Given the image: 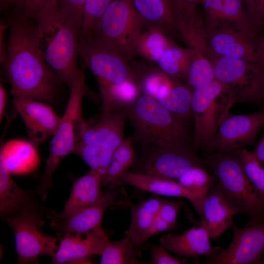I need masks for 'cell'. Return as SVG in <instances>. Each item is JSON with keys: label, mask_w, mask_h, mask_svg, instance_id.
<instances>
[{"label": "cell", "mask_w": 264, "mask_h": 264, "mask_svg": "<svg viewBox=\"0 0 264 264\" xmlns=\"http://www.w3.org/2000/svg\"><path fill=\"white\" fill-rule=\"evenodd\" d=\"M236 102L228 89L216 80L194 89L191 101L194 151L200 148L212 150L220 125Z\"/></svg>", "instance_id": "6"}, {"label": "cell", "mask_w": 264, "mask_h": 264, "mask_svg": "<svg viewBox=\"0 0 264 264\" xmlns=\"http://www.w3.org/2000/svg\"><path fill=\"white\" fill-rule=\"evenodd\" d=\"M192 92L189 87L176 81L155 99L169 111L186 120L192 115Z\"/></svg>", "instance_id": "32"}, {"label": "cell", "mask_w": 264, "mask_h": 264, "mask_svg": "<svg viewBox=\"0 0 264 264\" xmlns=\"http://www.w3.org/2000/svg\"><path fill=\"white\" fill-rule=\"evenodd\" d=\"M11 173L23 174L33 170L39 163V156L34 144L23 140L7 141L0 149Z\"/></svg>", "instance_id": "27"}, {"label": "cell", "mask_w": 264, "mask_h": 264, "mask_svg": "<svg viewBox=\"0 0 264 264\" xmlns=\"http://www.w3.org/2000/svg\"><path fill=\"white\" fill-rule=\"evenodd\" d=\"M178 32L188 48L202 53L212 62L216 57L207 44L205 20L198 13L196 8L182 12Z\"/></svg>", "instance_id": "26"}, {"label": "cell", "mask_w": 264, "mask_h": 264, "mask_svg": "<svg viewBox=\"0 0 264 264\" xmlns=\"http://www.w3.org/2000/svg\"><path fill=\"white\" fill-rule=\"evenodd\" d=\"M251 28L259 35L264 23V0H243Z\"/></svg>", "instance_id": "43"}, {"label": "cell", "mask_w": 264, "mask_h": 264, "mask_svg": "<svg viewBox=\"0 0 264 264\" xmlns=\"http://www.w3.org/2000/svg\"><path fill=\"white\" fill-rule=\"evenodd\" d=\"M85 68L82 66L79 75L70 86V96L66 110L52 136L44 171L36 191L42 200L46 198L47 192L52 186L56 169L67 155L72 153L87 125L82 111V100L86 92Z\"/></svg>", "instance_id": "4"}, {"label": "cell", "mask_w": 264, "mask_h": 264, "mask_svg": "<svg viewBox=\"0 0 264 264\" xmlns=\"http://www.w3.org/2000/svg\"><path fill=\"white\" fill-rule=\"evenodd\" d=\"M135 82L141 93L155 99L169 88L176 81L158 68L134 65Z\"/></svg>", "instance_id": "33"}, {"label": "cell", "mask_w": 264, "mask_h": 264, "mask_svg": "<svg viewBox=\"0 0 264 264\" xmlns=\"http://www.w3.org/2000/svg\"><path fill=\"white\" fill-rule=\"evenodd\" d=\"M141 33L136 44L137 54L157 62L165 49L172 43L160 31L149 28Z\"/></svg>", "instance_id": "36"}, {"label": "cell", "mask_w": 264, "mask_h": 264, "mask_svg": "<svg viewBox=\"0 0 264 264\" xmlns=\"http://www.w3.org/2000/svg\"><path fill=\"white\" fill-rule=\"evenodd\" d=\"M233 237L228 247L216 255L209 257L205 264H260L264 254V223L245 228L232 226Z\"/></svg>", "instance_id": "13"}, {"label": "cell", "mask_w": 264, "mask_h": 264, "mask_svg": "<svg viewBox=\"0 0 264 264\" xmlns=\"http://www.w3.org/2000/svg\"><path fill=\"white\" fill-rule=\"evenodd\" d=\"M192 50L173 44L163 52L156 63L158 68L174 80L186 79Z\"/></svg>", "instance_id": "31"}, {"label": "cell", "mask_w": 264, "mask_h": 264, "mask_svg": "<svg viewBox=\"0 0 264 264\" xmlns=\"http://www.w3.org/2000/svg\"><path fill=\"white\" fill-rule=\"evenodd\" d=\"M135 160V153L131 137L124 139L112 154L102 181V187L110 189L123 184L121 176Z\"/></svg>", "instance_id": "30"}, {"label": "cell", "mask_w": 264, "mask_h": 264, "mask_svg": "<svg viewBox=\"0 0 264 264\" xmlns=\"http://www.w3.org/2000/svg\"><path fill=\"white\" fill-rule=\"evenodd\" d=\"M192 50L187 80L189 85L195 89L216 79L212 61L202 53Z\"/></svg>", "instance_id": "37"}, {"label": "cell", "mask_w": 264, "mask_h": 264, "mask_svg": "<svg viewBox=\"0 0 264 264\" xmlns=\"http://www.w3.org/2000/svg\"><path fill=\"white\" fill-rule=\"evenodd\" d=\"M144 26L167 36L178 32L182 12L173 0H130Z\"/></svg>", "instance_id": "19"}, {"label": "cell", "mask_w": 264, "mask_h": 264, "mask_svg": "<svg viewBox=\"0 0 264 264\" xmlns=\"http://www.w3.org/2000/svg\"><path fill=\"white\" fill-rule=\"evenodd\" d=\"M131 210L130 228L127 232L136 246L143 244L149 238L148 231L154 216L146 211L140 203H126Z\"/></svg>", "instance_id": "38"}, {"label": "cell", "mask_w": 264, "mask_h": 264, "mask_svg": "<svg viewBox=\"0 0 264 264\" xmlns=\"http://www.w3.org/2000/svg\"><path fill=\"white\" fill-rule=\"evenodd\" d=\"M102 176L98 171L90 169L85 175L73 181L70 196L64 209L59 213L52 212L47 218L51 223L58 221L72 213L99 201L104 192L102 190Z\"/></svg>", "instance_id": "22"}, {"label": "cell", "mask_w": 264, "mask_h": 264, "mask_svg": "<svg viewBox=\"0 0 264 264\" xmlns=\"http://www.w3.org/2000/svg\"><path fill=\"white\" fill-rule=\"evenodd\" d=\"M234 152L240 159L247 177L256 188L264 201V168L252 151L239 148Z\"/></svg>", "instance_id": "40"}, {"label": "cell", "mask_w": 264, "mask_h": 264, "mask_svg": "<svg viewBox=\"0 0 264 264\" xmlns=\"http://www.w3.org/2000/svg\"><path fill=\"white\" fill-rule=\"evenodd\" d=\"M256 52L259 62L264 65V37L257 35L256 39Z\"/></svg>", "instance_id": "49"}, {"label": "cell", "mask_w": 264, "mask_h": 264, "mask_svg": "<svg viewBox=\"0 0 264 264\" xmlns=\"http://www.w3.org/2000/svg\"><path fill=\"white\" fill-rule=\"evenodd\" d=\"M113 152L98 145L78 142L72 153L79 155L90 169L100 172L103 181Z\"/></svg>", "instance_id": "35"}, {"label": "cell", "mask_w": 264, "mask_h": 264, "mask_svg": "<svg viewBox=\"0 0 264 264\" xmlns=\"http://www.w3.org/2000/svg\"><path fill=\"white\" fill-rule=\"evenodd\" d=\"M7 95L4 88L1 84L0 86V121H1L4 114Z\"/></svg>", "instance_id": "51"}, {"label": "cell", "mask_w": 264, "mask_h": 264, "mask_svg": "<svg viewBox=\"0 0 264 264\" xmlns=\"http://www.w3.org/2000/svg\"><path fill=\"white\" fill-rule=\"evenodd\" d=\"M61 0H23L19 5L20 16L33 19L39 31L44 35L53 27L59 17Z\"/></svg>", "instance_id": "29"}, {"label": "cell", "mask_w": 264, "mask_h": 264, "mask_svg": "<svg viewBox=\"0 0 264 264\" xmlns=\"http://www.w3.org/2000/svg\"><path fill=\"white\" fill-rule=\"evenodd\" d=\"M123 184L155 194L183 197L191 202L196 211L202 218L204 198L193 193L180 185L176 179L154 176L127 170L121 176Z\"/></svg>", "instance_id": "20"}, {"label": "cell", "mask_w": 264, "mask_h": 264, "mask_svg": "<svg viewBox=\"0 0 264 264\" xmlns=\"http://www.w3.org/2000/svg\"><path fill=\"white\" fill-rule=\"evenodd\" d=\"M86 0H61L59 19L72 25L81 33Z\"/></svg>", "instance_id": "42"}, {"label": "cell", "mask_w": 264, "mask_h": 264, "mask_svg": "<svg viewBox=\"0 0 264 264\" xmlns=\"http://www.w3.org/2000/svg\"><path fill=\"white\" fill-rule=\"evenodd\" d=\"M236 211L224 197L216 180L209 190L202 206V221L210 238L218 239L233 224V217Z\"/></svg>", "instance_id": "23"}, {"label": "cell", "mask_w": 264, "mask_h": 264, "mask_svg": "<svg viewBox=\"0 0 264 264\" xmlns=\"http://www.w3.org/2000/svg\"><path fill=\"white\" fill-rule=\"evenodd\" d=\"M150 251L152 263L153 264H180L183 263L180 259L171 255L161 245L154 244L151 246Z\"/></svg>", "instance_id": "45"}, {"label": "cell", "mask_w": 264, "mask_h": 264, "mask_svg": "<svg viewBox=\"0 0 264 264\" xmlns=\"http://www.w3.org/2000/svg\"><path fill=\"white\" fill-rule=\"evenodd\" d=\"M206 160L226 199L238 214L248 216L246 226L264 223V201L246 175L236 154L215 152Z\"/></svg>", "instance_id": "3"}, {"label": "cell", "mask_w": 264, "mask_h": 264, "mask_svg": "<svg viewBox=\"0 0 264 264\" xmlns=\"http://www.w3.org/2000/svg\"><path fill=\"white\" fill-rule=\"evenodd\" d=\"M206 22L223 21L231 22L256 39L243 0H203Z\"/></svg>", "instance_id": "25"}, {"label": "cell", "mask_w": 264, "mask_h": 264, "mask_svg": "<svg viewBox=\"0 0 264 264\" xmlns=\"http://www.w3.org/2000/svg\"><path fill=\"white\" fill-rule=\"evenodd\" d=\"M133 129L131 138L143 148L192 149L186 120L169 111L155 99L140 93L126 109Z\"/></svg>", "instance_id": "2"}, {"label": "cell", "mask_w": 264, "mask_h": 264, "mask_svg": "<svg viewBox=\"0 0 264 264\" xmlns=\"http://www.w3.org/2000/svg\"><path fill=\"white\" fill-rule=\"evenodd\" d=\"M48 215L37 203L1 218L13 231L19 264L35 262L41 255L49 256L51 258L55 254L59 246L57 243L59 238L40 229Z\"/></svg>", "instance_id": "7"}, {"label": "cell", "mask_w": 264, "mask_h": 264, "mask_svg": "<svg viewBox=\"0 0 264 264\" xmlns=\"http://www.w3.org/2000/svg\"><path fill=\"white\" fill-rule=\"evenodd\" d=\"M84 234V233H83ZM83 234H70L58 237L60 243L51 259V263L62 264L83 262L90 263L88 258L101 255L109 243L106 234L101 227Z\"/></svg>", "instance_id": "16"}, {"label": "cell", "mask_w": 264, "mask_h": 264, "mask_svg": "<svg viewBox=\"0 0 264 264\" xmlns=\"http://www.w3.org/2000/svg\"><path fill=\"white\" fill-rule=\"evenodd\" d=\"M119 188L106 189L97 202L83 207L58 221L51 223V227L56 231L58 237L70 234H83L101 227L106 210L119 199Z\"/></svg>", "instance_id": "17"}, {"label": "cell", "mask_w": 264, "mask_h": 264, "mask_svg": "<svg viewBox=\"0 0 264 264\" xmlns=\"http://www.w3.org/2000/svg\"><path fill=\"white\" fill-rule=\"evenodd\" d=\"M181 12H186L196 8L201 3L203 0H173Z\"/></svg>", "instance_id": "48"}, {"label": "cell", "mask_w": 264, "mask_h": 264, "mask_svg": "<svg viewBox=\"0 0 264 264\" xmlns=\"http://www.w3.org/2000/svg\"><path fill=\"white\" fill-rule=\"evenodd\" d=\"M113 0H86L81 33L83 38L88 37L99 19Z\"/></svg>", "instance_id": "41"}, {"label": "cell", "mask_w": 264, "mask_h": 264, "mask_svg": "<svg viewBox=\"0 0 264 264\" xmlns=\"http://www.w3.org/2000/svg\"><path fill=\"white\" fill-rule=\"evenodd\" d=\"M206 24L207 44L215 56L260 63L257 55L256 39L228 22L216 21Z\"/></svg>", "instance_id": "12"}, {"label": "cell", "mask_w": 264, "mask_h": 264, "mask_svg": "<svg viewBox=\"0 0 264 264\" xmlns=\"http://www.w3.org/2000/svg\"><path fill=\"white\" fill-rule=\"evenodd\" d=\"M78 53L82 66L88 67L97 80L114 84L128 80L135 82L134 66L129 65L128 61L112 50L83 38L79 41Z\"/></svg>", "instance_id": "11"}, {"label": "cell", "mask_w": 264, "mask_h": 264, "mask_svg": "<svg viewBox=\"0 0 264 264\" xmlns=\"http://www.w3.org/2000/svg\"><path fill=\"white\" fill-rule=\"evenodd\" d=\"M2 1L9 2L10 3H14L19 4L21 3L23 0H2Z\"/></svg>", "instance_id": "52"}, {"label": "cell", "mask_w": 264, "mask_h": 264, "mask_svg": "<svg viewBox=\"0 0 264 264\" xmlns=\"http://www.w3.org/2000/svg\"><path fill=\"white\" fill-rule=\"evenodd\" d=\"M176 181L190 192L205 198L216 181L215 176L210 175L203 167H193L180 175Z\"/></svg>", "instance_id": "39"}, {"label": "cell", "mask_w": 264, "mask_h": 264, "mask_svg": "<svg viewBox=\"0 0 264 264\" xmlns=\"http://www.w3.org/2000/svg\"><path fill=\"white\" fill-rule=\"evenodd\" d=\"M215 79L236 102L264 105V65L244 59L217 56L212 62Z\"/></svg>", "instance_id": "8"}, {"label": "cell", "mask_w": 264, "mask_h": 264, "mask_svg": "<svg viewBox=\"0 0 264 264\" xmlns=\"http://www.w3.org/2000/svg\"><path fill=\"white\" fill-rule=\"evenodd\" d=\"M260 264H264V257H263L262 259H261Z\"/></svg>", "instance_id": "53"}, {"label": "cell", "mask_w": 264, "mask_h": 264, "mask_svg": "<svg viewBox=\"0 0 264 264\" xmlns=\"http://www.w3.org/2000/svg\"><path fill=\"white\" fill-rule=\"evenodd\" d=\"M140 255L131 238L126 235L120 241H110L101 255V264H135Z\"/></svg>", "instance_id": "34"}, {"label": "cell", "mask_w": 264, "mask_h": 264, "mask_svg": "<svg viewBox=\"0 0 264 264\" xmlns=\"http://www.w3.org/2000/svg\"><path fill=\"white\" fill-rule=\"evenodd\" d=\"M164 199L157 196H152L140 203L143 208L154 216L157 215Z\"/></svg>", "instance_id": "46"}, {"label": "cell", "mask_w": 264, "mask_h": 264, "mask_svg": "<svg viewBox=\"0 0 264 264\" xmlns=\"http://www.w3.org/2000/svg\"><path fill=\"white\" fill-rule=\"evenodd\" d=\"M34 195L20 187L12 179L4 158L0 154V215H14L23 208L37 204Z\"/></svg>", "instance_id": "24"}, {"label": "cell", "mask_w": 264, "mask_h": 264, "mask_svg": "<svg viewBox=\"0 0 264 264\" xmlns=\"http://www.w3.org/2000/svg\"><path fill=\"white\" fill-rule=\"evenodd\" d=\"M264 125V110L236 115L228 113L220 125L212 150L227 153L254 142Z\"/></svg>", "instance_id": "14"}, {"label": "cell", "mask_w": 264, "mask_h": 264, "mask_svg": "<svg viewBox=\"0 0 264 264\" xmlns=\"http://www.w3.org/2000/svg\"><path fill=\"white\" fill-rule=\"evenodd\" d=\"M252 152L261 163H264V133Z\"/></svg>", "instance_id": "50"}, {"label": "cell", "mask_w": 264, "mask_h": 264, "mask_svg": "<svg viewBox=\"0 0 264 264\" xmlns=\"http://www.w3.org/2000/svg\"><path fill=\"white\" fill-rule=\"evenodd\" d=\"M44 36L21 16L11 22L5 67L13 96L49 102L60 79L46 63L40 49Z\"/></svg>", "instance_id": "1"}, {"label": "cell", "mask_w": 264, "mask_h": 264, "mask_svg": "<svg viewBox=\"0 0 264 264\" xmlns=\"http://www.w3.org/2000/svg\"><path fill=\"white\" fill-rule=\"evenodd\" d=\"M181 203L177 201L164 199L158 215L162 218L172 229L177 227V217Z\"/></svg>", "instance_id": "44"}, {"label": "cell", "mask_w": 264, "mask_h": 264, "mask_svg": "<svg viewBox=\"0 0 264 264\" xmlns=\"http://www.w3.org/2000/svg\"><path fill=\"white\" fill-rule=\"evenodd\" d=\"M171 229L169 225L159 215L155 216L153 220L148 234L149 238L152 236L167 230Z\"/></svg>", "instance_id": "47"}, {"label": "cell", "mask_w": 264, "mask_h": 264, "mask_svg": "<svg viewBox=\"0 0 264 264\" xmlns=\"http://www.w3.org/2000/svg\"><path fill=\"white\" fill-rule=\"evenodd\" d=\"M126 109L101 112L96 123L87 124L79 142L98 145L114 152L124 139Z\"/></svg>", "instance_id": "21"}, {"label": "cell", "mask_w": 264, "mask_h": 264, "mask_svg": "<svg viewBox=\"0 0 264 264\" xmlns=\"http://www.w3.org/2000/svg\"><path fill=\"white\" fill-rule=\"evenodd\" d=\"M97 81L102 100V113L127 109L140 93L136 83L132 80L118 84Z\"/></svg>", "instance_id": "28"}, {"label": "cell", "mask_w": 264, "mask_h": 264, "mask_svg": "<svg viewBox=\"0 0 264 264\" xmlns=\"http://www.w3.org/2000/svg\"><path fill=\"white\" fill-rule=\"evenodd\" d=\"M144 24L130 0H113L88 38L115 51L127 61L137 54Z\"/></svg>", "instance_id": "5"}, {"label": "cell", "mask_w": 264, "mask_h": 264, "mask_svg": "<svg viewBox=\"0 0 264 264\" xmlns=\"http://www.w3.org/2000/svg\"><path fill=\"white\" fill-rule=\"evenodd\" d=\"M136 163L134 172L173 179L193 167L207 164L192 149L152 146L144 148Z\"/></svg>", "instance_id": "9"}, {"label": "cell", "mask_w": 264, "mask_h": 264, "mask_svg": "<svg viewBox=\"0 0 264 264\" xmlns=\"http://www.w3.org/2000/svg\"><path fill=\"white\" fill-rule=\"evenodd\" d=\"M52 29L55 32L44 52L45 60L60 80L70 86L81 71L77 59L80 32L59 19Z\"/></svg>", "instance_id": "10"}, {"label": "cell", "mask_w": 264, "mask_h": 264, "mask_svg": "<svg viewBox=\"0 0 264 264\" xmlns=\"http://www.w3.org/2000/svg\"><path fill=\"white\" fill-rule=\"evenodd\" d=\"M210 238L207 228L200 220L181 234L170 233L163 235L159 242L167 250H170L180 257H211L220 253L222 249L212 247Z\"/></svg>", "instance_id": "18"}, {"label": "cell", "mask_w": 264, "mask_h": 264, "mask_svg": "<svg viewBox=\"0 0 264 264\" xmlns=\"http://www.w3.org/2000/svg\"><path fill=\"white\" fill-rule=\"evenodd\" d=\"M14 106L20 114L30 141L39 144L53 135L61 121L48 105L34 99L13 96Z\"/></svg>", "instance_id": "15"}]
</instances>
